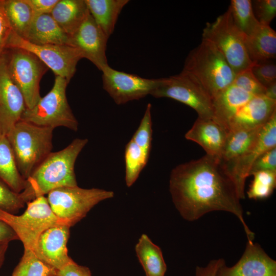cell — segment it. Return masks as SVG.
I'll list each match as a JSON object with an SVG mask.
<instances>
[{"instance_id": "cell-11", "label": "cell", "mask_w": 276, "mask_h": 276, "mask_svg": "<svg viewBox=\"0 0 276 276\" xmlns=\"http://www.w3.org/2000/svg\"><path fill=\"white\" fill-rule=\"evenodd\" d=\"M9 48L22 49L32 53L51 68L56 76L64 78L68 83L76 73L78 61L83 58L80 52L72 46L33 44L13 31L5 49Z\"/></svg>"}, {"instance_id": "cell-30", "label": "cell", "mask_w": 276, "mask_h": 276, "mask_svg": "<svg viewBox=\"0 0 276 276\" xmlns=\"http://www.w3.org/2000/svg\"><path fill=\"white\" fill-rule=\"evenodd\" d=\"M12 276H57V270L38 258L32 250L25 249Z\"/></svg>"}, {"instance_id": "cell-4", "label": "cell", "mask_w": 276, "mask_h": 276, "mask_svg": "<svg viewBox=\"0 0 276 276\" xmlns=\"http://www.w3.org/2000/svg\"><path fill=\"white\" fill-rule=\"evenodd\" d=\"M53 130L20 120L7 135L18 170L25 180L52 152Z\"/></svg>"}, {"instance_id": "cell-43", "label": "cell", "mask_w": 276, "mask_h": 276, "mask_svg": "<svg viewBox=\"0 0 276 276\" xmlns=\"http://www.w3.org/2000/svg\"><path fill=\"white\" fill-rule=\"evenodd\" d=\"M16 240L19 239L15 232L6 222L0 220V244Z\"/></svg>"}, {"instance_id": "cell-39", "label": "cell", "mask_w": 276, "mask_h": 276, "mask_svg": "<svg viewBox=\"0 0 276 276\" xmlns=\"http://www.w3.org/2000/svg\"><path fill=\"white\" fill-rule=\"evenodd\" d=\"M12 29L6 14L3 0H0V57L6 46Z\"/></svg>"}, {"instance_id": "cell-33", "label": "cell", "mask_w": 276, "mask_h": 276, "mask_svg": "<svg viewBox=\"0 0 276 276\" xmlns=\"http://www.w3.org/2000/svg\"><path fill=\"white\" fill-rule=\"evenodd\" d=\"M151 104L147 105L140 125L131 139L149 157L152 141Z\"/></svg>"}, {"instance_id": "cell-10", "label": "cell", "mask_w": 276, "mask_h": 276, "mask_svg": "<svg viewBox=\"0 0 276 276\" xmlns=\"http://www.w3.org/2000/svg\"><path fill=\"white\" fill-rule=\"evenodd\" d=\"M151 95L181 102L194 109L199 118H214L212 99L195 80L182 72L159 79Z\"/></svg>"}, {"instance_id": "cell-23", "label": "cell", "mask_w": 276, "mask_h": 276, "mask_svg": "<svg viewBox=\"0 0 276 276\" xmlns=\"http://www.w3.org/2000/svg\"><path fill=\"white\" fill-rule=\"evenodd\" d=\"M244 43L252 63L275 59L276 32L270 26L260 24Z\"/></svg>"}, {"instance_id": "cell-44", "label": "cell", "mask_w": 276, "mask_h": 276, "mask_svg": "<svg viewBox=\"0 0 276 276\" xmlns=\"http://www.w3.org/2000/svg\"><path fill=\"white\" fill-rule=\"evenodd\" d=\"M264 96L269 99L276 101V82L265 87Z\"/></svg>"}, {"instance_id": "cell-19", "label": "cell", "mask_w": 276, "mask_h": 276, "mask_svg": "<svg viewBox=\"0 0 276 276\" xmlns=\"http://www.w3.org/2000/svg\"><path fill=\"white\" fill-rule=\"evenodd\" d=\"M276 111V101L264 95L255 96L230 121L228 130L263 126Z\"/></svg>"}, {"instance_id": "cell-20", "label": "cell", "mask_w": 276, "mask_h": 276, "mask_svg": "<svg viewBox=\"0 0 276 276\" xmlns=\"http://www.w3.org/2000/svg\"><path fill=\"white\" fill-rule=\"evenodd\" d=\"M254 96L232 83L213 99L214 119L228 128L237 112Z\"/></svg>"}, {"instance_id": "cell-24", "label": "cell", "mask_w": 276, "mask_h": 276, "mask_svg": "<svg viewBox=\"0 0 276 276\" xmlns=\"http://www.w3.org/2000/svg\"><path fill=\"white\" fill-rule=\"evenodd\" d=\"M96 23L109 38L122 9L128 0H85Z\"/></svg>"}, {"instance_id": "cell-14", "label": "cell", "mask_w": 276, "mask_h": 276, "mask_svg": "<svg viewBox=\"0 0 276 276\" xmlns=\"http://www.w3.org/2000/svg\"><path fill=\"white\" fill-rule=\"evenodd\" d=\"M70 227L61 223L48 228L39 235L33 250L38 258L57 271L73 261L67 248Z\"/></svg>"}, {"instance_id": "cell-31", "label": "cell", "mask_w": 276, "mask_h": 276, "mask_svg": "<svg viewBox=\"0 0 276 276\" xmlns=\"http://www.w3.org/2000/svg\"><path fill=\"white\" fill-rule=\"evenodd\" d=\"M148 159L149 156L131 139L125 150V182L127 187H131L135 182Z\"/></svg>"}, {"instance_id": "cell-18", "label": "cell", "mask_w": 276, "mask_h": 276, "mask_svg": "<svg viewBox=\"0 0 276 276\" xmlns=\"http://www.w3.org/2000/svg\"><path fill=\"white\" fill-rule=\"evenodd\" d=\"M228 132L226 126L214 118L198 117L185 138L199 144L206 155L220 159Z\"/></svg>"}, {"instance_id": "cell-40", "label": "cell", "mask_w": 276, "mask_h": 276, "mask_svg": "<svg viewBox=\"0 0 276 276\" xmlns=\"http://www.w3.org/2000/svg\"><path fill=\"white\" fill-rule=\"evenodd\" d=\"M30 6L34 16L51 14L59 0H26Z\"/></svg>"}, {"instance_id": "cell-13", "label": "cell", "mask_w": 276, "mask_h": 276, "mask_svg": "<svg viewBox=\"0 0 276 276\" xmlns=\"http://www.w3.org/2000/svg\"><path fill=\"white\" fill-rule=\"evenodd\" d=\"M276 147V111L263 126L252 146L226 168L235 180L241 199L245 198V185L255 162L267 151Z\"/></svg>"}, {"instance_id": "cell-7", "label": "cell", "mask_w": 276, "mask_h": 276, "mask_svg": "<svg viewBox=\"0 0 276 276\" xmlns=\"http://www.w3.org/2000/svg\"><path fill=\"white\" fill-rule=\"evenodd\" d=\"M9 75L22 94L26 108L40 100V82L49 67L35 55L24 49L6 48L3 54Z\"/></svg>"}, {"instance_id": "cell-15", "label": "cell", "mask_w": 276, "mask_h": 276, "mask_svg": "<svg viewBox=\"0 0 276 276\" xmlns=\"http://www.w3.org/2000/svg\"><path fill=\"white\" fill-rule=\"evenodd\" d=\"M108 39L90 13L70 36L71 45L77 49L83 58L90 61L101 71L108 65L106 54Z\"/></svg>"}, {"instance_id": "cell-17", "label": "cell", "mask_w": 276, "mask_h": 276, "mask_svg": "<svg viewBox=\"0 0 276 276\" xmlns=\"http://www.w3.org/2000/svg\"><path fill=\"white\" fill-rule=\"evenodd\" d=\"M216 276H276V261L259 244L247 241L238 262L230 267L224 262Z\"/></svg>"}, {"instance_id": "cell-29", "label": "cell", "mask_w": 276, "mask_h": 276, "mask_svg": "<svg viewBox=\"0 0 276 276\" xmlns=\"http://www.w3.org/2000/svg\"><path fill=\"white\" fill-rule=\"evenodd\" d=\"M228 10L234 26L244 41L260 24L255 17L250 0H232Z\"/></svg>"}, {"instance_id": "cell-6", "label": "cell", "mask_w": 276, "mask_h": 276, "mask_svg": "<svg viewBox=\"0 0 276 276\" xmlns=\"http://www.w3.org/2000/svg\"><path fill=\"white\" fill-rule=\"evenodd\" d=\"M68 82L56 76L51 90L32 108H26L21 120L39 126L55 128L64 127L73 131L78 128V122L68 104L66 88Z\"/></svg>"}, {"instance_id": "cell-45", "label": "cell", "mask_w": 276, "mask_h": 276, "mask_svg": "<svg viewBox=\"0 0 276 276\" xmlns=\"http://www.w3.org/2000/svg\"><path fill=\"white\" fill-rule=\"evenodd\" d=\"M9 243L0 244V268L2 267L5 258V255L7 250Z\"/></svg>"}, {"instance_id": "cell-36", "label": "cell", "mask_w": 276, "mask_h": 276, "mask_svg": "<svg viewBox=\"0 0 276 276\" xmlns=\"http://www.w3.org/2000/svg\"><path fill=\"white\" fill-rule=\"evenodd\" d=\"M233 83L254 96L265 94V87L254 76L250 67L236 74Z\"/></svg>"}, {"instance_id": "cell-1", "label": "cell", "mask_w": 276, "mask_h": 276, "mask_svg": "<svg viewBox=\"0 0 276 276\" xmlns=\"http://www.w3.org/2000/svg\"><path fill=\"white\" fill-rule=\"evenodd\" d=\"M169 191L186 220L196 221L215 211L230 213L241 223L247 241H254L255 234L244 218L236 182L219 158L206 154L176 166L170 174Z\"/></svg>"}, {"instance_id": "cell-38", "label": "cell", "mask_w": 276, "mask_h": 276, "mask_svg": "<svg viewBox=\"0 0 276 276\" xmlns=\"http://www.w3.org/2000/svg\"><path fill=\"white\" fill-rule=\"evenodd\" d=\"M260 171L276 172V147H274L262 154L252 165L249 174Z\"/></svg>"}, {"instance_id": "cell-34", "label": "cell", "mask_w": 276, "mask_h": 276, "mask_svg": "<svg viewBox=\"0 0 276 276\" xmlns=\"http://www.w3.org/2000/svg\"><path fill=\"white\" fill-rule=\"evenodd\" d=\"M26 203L20 193L14 192L0 180V210L15 214Z\"/></svg>"}, {"instance_id": "cell-3", "label": "cell", "mask_w": 276, "mask_h": 276, "mask_svg": "<svg viewBox=\"0 0 276 276\" xmlns=\"http://www.w3.org/2000/svg\"><path fill=\"white\" fill-rule=\"evenodd\" d=\"M181 72L195 80L212 100L233 83L236 76L217 48L204 39L189 53Z\"/></svg>"}, {"instance_id": "cell-2", "label": "cell", "mask_w": 276, "mask_h": 276, "mask_svg": "<svg viewBox=\"0 0 276 276\" xmlns=\"http://www.w3.org/2000/svg\"><path fill=\"white\" fill-rule=\"evenodd\" d=\"M87 143V139L76 138L64 149L51 152L26 180L20 193L25 202L58 188L77 186L75 164Z\"/></svg>"}, {"instance_id": "cell-35", "label": "cell", "mask_w": 276, "mask_h": 276, "mask_svg": "<svg viewBox=\"0 0 276 276\" xmlns=\"http://www.w3.org/2000/svg\"><path fill=\"white\" fill-rule=\"evenodd\" d=\"M274 60L255 62L250 67L254 76L265 87L276 82V64Z\"/></svg>"}, {"instance_id": "cell-42", "label": "cell", "mask_w": 276, "mask_h": 276, "mask_svg": "<svg viewBox=\"0 0 276 276\" xmlns=\"http://www.w3.org/2000/svg\"><path fill=\"white\" fill-rule=\"evenodd\" d=\"M225 262L222 258L211 260L205 266H197L194 276H216L218 269Z\"/></svg>"}, {"instance_id": "cell-21", "label": "cell", "mask_w": 276, "mask_h": 276, "mask_svg": "<svg viewBox=\"0 0 276 276\" xmlns=\"http://www.w3.org/2000/svg\"><path fill=\"white\" fill-rule=\"evenodd\" d=\"M38 45H71L70 36L58 25L51 14L34 17L26 39Z\"/></svg>"}, {"instance_id": "cell-32", "label": "cell", "mask_w": 276, "mask_h": 276, "mask_svg": "<svg viewBox=\"0 0 276 276\" xmlns=\"http://www.w3.org/2000/svg\"><path fill=\"white\" fill-rule=\"evenodd\" d=\"M251 175L254 179L247 192L248 197L255 200L269 197L276 187V172L260 171Z\"/></svg>"}, {"instance_id": "cell-26", "label": "cell", "mask_w": 276, "mask_h": 276, "mask_svg": "<svg viewBox=\"0 0 276 276\" xmlns=\"http://www.w3.org/2000/svg\"><path fill=\"white\" fill-rule=\"evenodd\" d=\"M0 180L17 193H20L26 186V180L18 170L7 136L1 133Z\"/></svg>"}, {"instance_id": "cell-37", "label": "cell", "mask_w": 276, "mask_h": 276, "mask_svg": "<svg viewBox=\"0 0 276 276\" xmlns=\"http://www.w3.org/2000/svg\"><path fill=\"white\" fill-rule=\"evenodd\" d=\"M256 18L260 24L270 26L276 16L275 0H255L251 1Z\"/></svg>"}, {"instance_id": "cell-22", "label": "cell", "mask_w": 276, "mask_h": 276, "mask_svg": "<svg viewBox=\"0 0 276 276\" xmlns=\"http://www.w3.org/2000/svg\"><path fill=\"white\" fill-rule=\"evenodd\" d=\"M89 14L85 0H59L51 13L59 27L70 36Z\"/></svg>"}, {"instance_id": "cell-16", "label": "cell", "mask_w": 276, "mask_h": 276, "mask_svg": "<svg viewBox=\"0 0 276 276\" xmlns=\"http://www.w3.org/2000/svg\"><path fill=\"white\" fill-rule=\"evenodd\" d=\"M26 108L22 94L11 79L2 54L0 57V133L7 135Z\"/></svg>"}, {"instance_id": "cell-8", "label": "cell", "mask_w": 276, "mask_h": 276, "mask_svg": "<svg viewBox=\"0 0 276 276\" xmlns=\"http://www.w3.org/2000/svg\"><path fill=\"white\" fill-rule=\"evenodd\" d=\"M202 38L213 43L236 74L252 65L244 38L234 26L229 11L219 16L212 22H207Z\"/></svg>"}, {"instance_id": "cell-28", "label": "cell", "mask_w": 276, "mask_h": 276, "mask_svg": "<svg viewBox=\"0 0 276 276\" xmlns=\"http://www.w3.org/2000/svg\"><path fill=\"white\" fill-rule=\"evenodd\" d=\"M5 11L12 31L26 39L34 17L26 0H3Z\"/></svg>"}, {"instance_id": "cell-27", "label": "cell", "mask_w": 276, "mask_h": 276, "mask_svg": "<svg viewBox=\"0 0 276 276\" xmlns=\"http://www.w3.org/2000/svg\"><path fill=\"white\" fill-rule=\"evenodd\" d=\"M137 258L146 276H164L167 265L160 248L143 234L135 246Z\"/></svg>"}, {"instance_id": "cell-25", "label": "cell", "mask_w": 276, "mask_h": 276, "mask_svg": "<svg viewBox=\"0 0 276 276\" xmlns=\"http://www.w3.org/2000/svg\"><path fill=\"white\" fill-rule=\"evenodd\" d=\"M263 126L229 131L220 158L221 162L226 166L243 155L256 141Z\"/></svg>"}, {"instance_id": "cell-12", "label": "cell", "mask_w": 276, "mask_h": 276, "mask_svg": "<svg viewBox=\"0 0 276 276\" xmlns=\"http://www.w3.org/2000/svg\"><path fill=\"white\" fill-rule=\"evenodd\" d=\"M103 87L118 105L151 95L159 79H146L116 70L109 65L102 71Z\"/></svg>"}, {"instance_id": "cell-41", "label": "cell", "mask_w": 276, "mask_h": 276, "mask_svg": "<svg viewBox=\"0 0 276 276\" xmlns=\"http://www.w3.org/2000/svg\"><path fill=\"white\" fill-rule=\"evenodd\" d=\"M57 276H91L89 269L74 261L57 271Z\"/></svg>"}, {"instance_id": "cell-5", "label": "cell", "mask_w": 276, "mask_h": 276, "mask_svg": "<svg viewBox=\"0 0 276 276\" xmlns=\"http://www.w3.org/2000/svg\"><path fill=\"white\" fill-rule=\"evenodd\" d=\"M47 197L56 217L70 227L83 218L99 202L114 196L112 191L78 186L63 187L50 191Z\"/></svg>"}, {"instance_id": "cell-9", "label": "cell", "mask_w": 276, "mask_h": 276, "mask_svg": "<svg viewBox=\"0 0 276 276\" xmlns=\"http://www.w3.org/2000/svg\"><path fill=\"white\" fill-rule=\"evenodd\" d=\"M27 204L26 210L20 215L0 210V220L15 232L25 249L33 250L42 232L53 225L64 223L54 214L44 196L37 197Z\"/></svg>"}]
</instances>
